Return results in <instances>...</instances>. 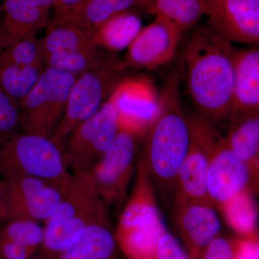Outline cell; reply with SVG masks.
<instances>
[{
  "instance_id": "cell-35",
  "label": "cell",
  "mask_w": 259,
  "mask_h": 259,
  "mask_svg": "<svg viewBox=\"0 0 259 259\" xmlns=\"http://www.w3.org/2000/svg\"><path fill=\"white\" fill-rule=\"evenodd\" d=\"M234 247V259H259L258 242L255 237H244L235 242Z\"/></svg>"
},
{
  "instance_id": "cell-19",
  "label": "cell",
  "mask_w": 259,
  "mask_h": 259,
  "mask_svg": "<svg viewBox=\"0 0 259 259\" xmlns=\"http://www.w3.org/2000/svg\"><path fill=\"white\" fill-rule=\"evenodd\" d=\"M225 140L231 152L245 163L255 182L259 169V113L232 117Z\"/></svg>"
},
{
  "instance_id": "cell-22",
  "label": "cell",
  "mask_w": 259,
  "mask_h": 259,
  "mask_svg": "<svg viewBox=\"0 0 259 259\" xmlns=\"http://www.w3.org/2000/svg\"><path fill=\"white\" fill-rule=\"evenodd\" d=\"M136 7L166 20L183 32L194 27L204 15L203 0H138Z\"/></svg>"
},
{
  "instance_id": "cell-2",
  "label": "cell",
  "mask_w": 259,
  "mask_h": 259,
  "mask_svg": "<svg viewBox=\"0 0 259 259\" xmlns=\"http://www.w3.org/2000/svg\"><path fill=\"white\" fill-rule=\"evenodd\" d=\"M178 67L168 75L158 96V111L144 136L141 159L151 182L175 189L177 175L190 143L188 119L180 102Z\"/></svg>"
},
{
  "instance_id": "cell-9",
  "label": "cell",
  "mask_w": 259,
  "mask_h": 259,
  "mask_svg": "<svg viewBox=\"0 0 259 259\" xmlns=\"http://www.w3.org/2000/svg\"><path fill=\"white\" fill-rule=\"evenodd\" d=\"M137 136L119 129L110 147L91 172L92 180L105 205H119L125 200L134 171Z\"/></svg>"
},
{
  "instance_id": "cell-10",
  "label": "cell",
  "mask_w": 259,
  "mask_h": 259,
  "mask_svg": "<svg viewBox=\"0 0 259 259\" xmlns=\"http://www.w3.org/2000/svg\"><path fill=\"white\" fill-rule=\"evenodd\" d=\"M187 119L190 143L177 175L176 196L210 203L206 190V177L218 131L198 115L187 116Z\"/></svg>"
},
{
  "instance_id": "cell-8",
  "label": "cell",
  "mask_w": 259,
  "mask_h": 259,
  "mask_svg": "<svg viewBox=\"0 0 259 259\" xmlns=\"http://www.w3.org/2000/svg\"><path fill=\"white\" fill-rule=\"evenodd\" d=\"M62 190L35 177L0 178V223L46 222L60 201Z\"/></svg>"
},
{
  "instance_id": "cell-16",
  "label": "cell",
  "mask_w": 259,
  "mask_h": 259,
  "mask_svg": "<svg viewBox=\"0 0 259 259\" xmlns=\"http://www.w3.org/2000/svg\"><path fill=\"white\" fill-rule=\"evenodd\" d=\"M119 117V129L144 137L158 111V97L146 83L122 81L110 97Z\"/></svg>"
},
{
  "instance_id": "cell-25",
  "label": "cell",
  "mask_w": 259,
  "mask_h": 259,
  "mask_svg": "<svg viewBox=\"0 0 259 259\" xmlns=\"http://www.w3.org/2000/svg\"><path fill=\"white\" fill-rule=\"evenodd\" d=\"M166 231L162 219L125 233H115L117 247L127 259H155L160 236Z\"/></svg>"
},
{
  "instance_id": "cell-1",
  "label": "cell",
  "mask_w": 259,
  "mask_h": 259,
  "mask_svg": "<svg viewBox=\"0 0 259 259\" xmlns=\"http://www.w3.org/2000/svg\"><path fill=\"white\" fill-rule=\"evenodd\" d=\"M233 49L207 25L198 27L186 42L178 66L197 115L214 126L231 116Z\"/></svg>"
},
{
  "instance_id": "cell-18",
  "label": "cell",
  "mask_w": 259,
  "mask_h": 259,
  "mask_svg": "<svg viewBox=\"0 0 259 259\" xmlns=\"http://www.w3.org/2000/svg\"><path fill=\"white\" fill-rule=\"evenodd\" d=\"M160 219L153 183L141 161L134 190L122 210L115 233L142 228Z\"/></svg>"
},
{
  "instance_id": "cell-36",
  "label": "cell",
  "mask_w": 259,
  "mask_h": 259,
  "mask_svg": "<svg viewBox=\"0 0 259 259\" xmlns=\"http://www.w3.org/2000/svg\"><path fill=\"white\" fill-rule=\"evenodd\" d=\"M86 0H54V20H68Z\"/></svg>"
},
{
  "instance_id": "cell-31",
  "label": "cell",
  "mask_w": 259,
  "mask_h": 259,
  "mask_svg": "<svg viewBox=\"0 0 259 259\" xmlns=\"http://www.w3.org/2000/svg\"><path fill=\"white\" fill-rule=\"evenodd\" d=\"M19 127L18 103L0 93V142L16 134Z\"/></svg>"
},
{
  "instance_id": "cell-28",
  "label": "cell",
  "mask_w": 259,
  "mask_h": 259,
  "mask_svg": "<svg viewBox=\"0 0 259 259\" xmlns=\"http://www.w3.org/2000/svg\"><path fill=\"white\" fill-rule=\"evenodd\" d=\"M227 223L238 234L246 238L255 237L256 210L248 189L229 199L221 208Z\"/></svg>"
},
{
  "instance_id": "cell-30",
  "label": "cell",
  "mask_w": 259,
  "mask_h": 259,
  "mask_svg": "<svg viewBox=\"0 0 259 259\" xmlns=\"http://www.w3.org/2000/svg\"><path fill=\"white\" fill-rule=\"evenodd\" d=\"M0 57L22 66L44 68L40 39L37 36L27 37L3 49L0 51Z\"/></svg>"
},
{
  "instance_id": "cell-26",
  "label": "cell",
  "mask_w": 259,
  "mask_h": 259,
  "mask_svg": "<svg viewBox=\"0 0 259 259\" xmlns=\"http://www.w3.org/2000/svg\"><path fill=\"white\" fill-rule=\"evenodd\" d=\"M138 0H86L68 20L87 30L96 32L112 17L132 9Z\"/></svg>"
},
{
  "instance_id": "cell-37",
  "label": "cell",
  "mask_w": 259,
  "mask_h": 259,
  "mask_svg": "<svg viewBox=\"0 0 259 259\" xmlns=\"http://www.w3.org/2000/svg\"><path fill=\"white\" fill-rule=\"evenodd\" d=\"M0 259H3V257L1 256V255H0Z\"/></svg>"
},
{
  "instance_id": "cell-15",
  "label": "cell",
  "mask_w": 259,
  "mask_h": 259,
  "mask_svg": "<svg viewBox=\"0 0 259 259\" xmlns=\"http://www.w3.org/2000/svg\"><path fill=\"white\" fill-rule=\"evenodd\" d=\"M54 0H3L0 5V51L36 36L50 23Z\"/></svg>"
},
{
  "instance_id": "cell-24",
  "label": "cell",
  "mask_w": 259,
  "mask_h": 259,
  "mask_svg": "<svg viewBox=\"0 0 259 259\" xmlns=\"http://www.w3.org/2000/svg\"><path fill=\"white\" fill-rule=\"evenodd\" d=\"M115 59L117 58L114 57L113 53L96 47L86 50L50 54L44 59V67L79 76Z\"/></svg>"
},
{
  "instance_id": "cell-23",
  "label": "cell",
  "mask_w": 259,
  "mask_h": 259,
  "mask_svg": "<svg viewBox=\"0 0 259 259\" xmlns=\"http://www.w3.org/2000/svg\"><path fill=\"white\" fill-rule=\"evenodd\" d=\"M143 28L139 15L131 10L122 12L97 30V46L112 53L127 49Z\"/></svg>"
},
{
  "instance_id": "cell-14",
  "label": "cell",
  "mask_w": 259,
  "mask_h": 259,
  "mask_svg": "<svg viewBox=\"0 0 259 259\" xmlns=\"http://www.w3.org/2000/svg\"><path fill=\"white\" fill-rule=\"evenodd\" d=\"M173 221L192 259H199L204 248L221 233V220L209 202L176 196Z\"/></svg>"
},
{
  "instance_id": "cell-5",
  "label": "cell",
  "mask_w": 259,
  "mask_h": 259,
  "mask_svg": "<svg viewBox=\"0 0 259 259\" xmlns=\"http://www.w3.org/2000/svg\"><path fill=\"white\" fill-rule=\"evenodd\" d=\"M77 77L44 67L35 86L18 103L19 124L25 133L50 139L53 137Z\"/></svg>"
},
{
  "instance_id": "cell-7",
  "label": "cell",
  "mask_w": 259,
  "mask_h": 259,
  "mask_svg": "<svg viewBox=\"0 0 259 259\" xmlns=\"http://www.w3.org/2000/svg\"><path fill=\"white\" fill-rule=\"evenodd\" d=\"M119 131L118 112L109 98L98 111L73 130L62 148L72 175L90 173Z\"/></svg>"
},
{
  "instance_id": "cell-13",
  "label": "cell",
  "mask_w": 259,
  "mask_h": 259,
  "mask_svg": "<svg viewBox=\"0 0 259 259\" xmlns=\"http://www.w3.org/2000/svg\"><path fill=\"white\" fill-rule=\"evenodd\" d=\"M183 32L173 23L156 17L127 48L122 61L126 69H155L168 64L175 57Z\"/></svg>"
},
{
  "instance_id": "cell-17",
  "label": "cell",
  "mask_w": 259,
  "mask_h": 259,
  "mask_svg": "<svg viewBox=\"0 0 259 259\" xmlns=\"http://www.w3.org/2000/svg\"><path fill=\"white\" fill-rule=\"evenodd\" d=\"M233 62L234 77L230 119L259 113L258 49H233Z\"/></svg>"
},
{
  "instance_id": "cell-11",
  "label": "cell",
  "mask_w": 259,
  "mask_h": 259,
  "mask_svg": "<svg viewBox=\"0 0 259 259\" xmlns=\"http://www.w3.org/2000/svg\"><path fill=\"white\" fill-rule=\"evenodd\" d=\"M255 185L248 167L231 152L224 136L218 132L206 177L209 202L220 209L240 192Z\"/></svg>"
},
{
  "instance_id": "cell-20",
  "label": "cell",
  "mask_w": 259,
  "mask_h": 259,
  "mask_svg": "<svg viewBox=\"0 0 259 259\" xmlns=\"http://www.w3.org/2000/svg\"><path fill=\"white\" fill-rule=\"evenodd\" d=\"M57 259H117V244L109 214L90 225L79 241Z\"/></svg>"
},
{
  "instance_id": "cell-3",
  "label": "cell",
  "mask_w": 259,
  "mask_h": 259,
  "mask_svg": "<svg viewBox=\"0 0 259 259\" xmlns=\"http://www.w3.org/2000/svg\"><path fill=\"white\" fill-rule=\"evenodd\" d=\"M108 214L90 174L72 175L45 222L44 241L34 259H57L79 241L90 225Z\"/></svg>"
},
{
  "instance_id": "cell-33",
  "label": "cell",
  "mask_w": 259,
  "mask_h": 259,
  "mask_svg": "<svg viewBox=\"0 0 259 259\" xmlns=\"http://www.w3.org/2000/svg\"><path fill=\"white\" fill-rule=\"evenodd\" d=\"M234 243L219 236L204 248L199 259H234Z\"/></svg>"
},
{
  "instance_id": "cell-6",
  "label": "cell",
  "mask_w": 259,
  "mask_h": 259,
  "mask_svg": "<svg viewBox=\"0 0 259 259\" xmlns=\"http://www.w3.org/2000/svg\"><path fill=\"white\" fill-rule=\"evenodd\" d=\"M126 67L115 60L87 71L75 80L64 116L51 140L62 150L73 130L98 111L122 81Z\"/></svg>"
},
{
  "instance_id": "cell-4",
  "label": "cell",
  "mask_w": 259,
  "mask_h": 259,
  "mask_svg": "<svg viewBox=\"0 0 259 259\" xmlns=\"http://www.w3.org/2000/svg\"><path fill=\"white\" fill-rule=\"evenodd\" d=\"M19 177L50 181L64 189L72 174L65 163L62 150L52 140L16 133L0 142V178Z\"/></svg>"
},
{
  "instance_id": "cell-32",
  "label": "cell",
  "mask_w": 259,
  "mask_h": 259,
  "mask_svg": "<svg viewBox=\"0 0 259 259\" xmlns=\"http://www.w3.org/2000/svg\"><path fill=\"white\" fill-rule=\"evenodd\" d=\"M155 259H192L178 240L166 231L162 233L156 245Z\"/></svg>"
},
{
  "instance_id": "cell-12",
  "label": "cell",
  "mask_w": 259,
  "mask_h": 259,
  "mask_svg": "<svg viewBox=\"0 0 259 259\" xmlns=\"http://www.w3.org/2000/svg\"><path fill=\"white\" fill-rule=\"evenodd\" d=\"M206 24L231 42L258 44L259 0H203Z\"/></svg>"
},
{
  "instance_id": "cell-21",
  "label": "cell",
  "mask_w": 259,
  "mask_h": 259,
  "mask_svg": "<svg viewBox=\"0 0 259 259\" xmlns=\"http://www.w3.org/2000/svg\"><path fill=\"white\" fill-rule=\"evenodd\" d=\"M40 39L44 60L56 53L86 50L97 47L96 32L87 30L72 20L52 19Z\"/></svg>"
},
{
  "instance_id": "cell-29",
  "label": "cell",
  "mask_w": 259,
  "mask_h": 259,
  "mask_svg": "<svg viewBox=\"0 0 259 259\" xmlns=\"http://www.w3.org/2000/svg\"><path fill=\"white\" fill-rule=\"evenodd\" d=\"M0 234L36 254L44 241V227L32 221H15L0 228Z\"/></svg>"
},
{
  "instance_id": "cell-34",
  "label": "cell",
  "mask_w": 259,
  "mask_h": 259,
  "mask_svg": "<svg viewBox=\"0 0 259 259\" xmlns=\"http://www.w3.org/2000/svg\"><path fill=\"white\" fill-rule=\"evenodd\" d=\"M0 255L3 259H34L35 254L28 248L0 234Z\"/></svg>"
},
{
  "instance_id": "cell-27",
  "label": "cell",
  "mask_w": 259,
  "mask_h": 259,
  "mask_svg": "<svg viewBox=\"0 0 259 259\" xmlns=\"http://www.w3.org/2000/svg\"><path fill=\"white\" fill-rule=\"evenodd\" d=\"M44 69L20 66L0 57V93L18 103L35 86Z\"/></svg>"
}]
</instances>
